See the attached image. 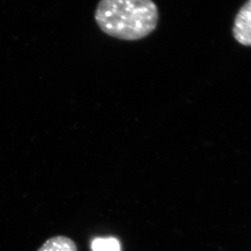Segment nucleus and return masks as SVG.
Here are the masks:
<instances>
[{
    "instance_id": "3",
    "label": "nucleus",
    "mask_w": 251,
    "mask_h": 251,
    "mask_svg": "<svg viewBox=\"0 0 251 251\" xmlns=\"http://www.w3.org/2000/svg\"><path fill=\"white\" fill-rule=\"evenodd\" d=\"M38 251H77V248L69 237L56 236L48 240Z\"/></svg>"
},
{
    "instance_id": "4",
    "label": "nucleus",
    "mask_w": 251,
    "mask_h": 251,
    "mask_svg": "<svg viewBox=\"0 0 251 251\" xmlns=\"http://www.w3.org/2000/svg\"><path fill=\"white\" fill-rule=\"evenodd\" d=\"M92 251H120L119 241L114 237L96 238L92 243Z\"/></svg>"
},
{
    "instance_id": "2",
    "label": "nucleus",
    "mask_w": 251,
    "mask_h": 251,
    "mask_svg": "<svg viewBox=\"0 0 251 251\" xmlns=\"http://www.w3.org/2000/svg\"><path fill=\"white\" fill-rule=\"evenodd\" d=\"M233 35L240 44L251 46V0L245 3L235 19Z\"/></svg>"
},
{
    "instance_id": "1",
    "label": "nucleus",
    "mask_w": 251,
    "mask_h": 251,
    "mask_svg": "<svg viewBox=\"0 0 251 251\" xmlns=\"http://www.w3.org/2000/svg\"><path fill=\"white\" fill-rule=\"evenodd\" d=\"M94 17L100 30L108 36L137 41L154 31L159 12L152 0H100Z\"/></svg>"
}]
</instances>
